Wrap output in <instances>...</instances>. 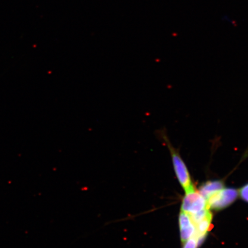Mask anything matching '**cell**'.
I'll return each mask as SVG.
<instances>
[{"label": "cell", "instance_id": "obj_1", "mask_svg": "<svg viewBox=\"0 0 248 248\" xmlns=\"http://www.w3.org/2000/svg\"><path fill=\"white\" fill-rule=\"evenodd\" d=\"M167 133H168L165 128L158 129L156 132L157 137L165 143L171 155L173 167H174L176 174L180 184L185 189L186 194L192 193L194 191V188L187 167H186L184 160H182L178 150L173 147L172 144L170 143Z\"/></svg>", "mask_w": 248, "mask_h": 248}, {"label": "cell", "instance_id": "obj_2", "mask_svg": "<svg viewBox=\"0 0 248 248\" xmlns=\"http://www.w3.org/2000/svg\"><path fill=\"white\" fill-rule=\"evenodd\" d=\"M238 195V191L235 189H222L209 198L207 201V207L217 210L224 209L234 202Z\"/></svg>", "mask_w": 248, "mask_h": 248}, {"label": "cell", "instance_id": "obj_3", "mask_svg": "<svg viewBox=\"0 0 248 248\" xmlns=\"http://www.w3.org/2000/svg\"><path fill=\"white\" fill-rule=\"evenodd\" d=\"M207 207V201L197 192L186 194L181 210L188 215H193Z\"/></svg>", "mask_w": 248, "mask_h": 248}, {"label": "cell", "instance_id": "obj_4", "mask_svg": "<svg viewBox=\"0 0 248 248\" xmlns=\"http://www.w3.org/2000/svg\"><path fill=\"white\" fill-rule=\"evenodd\" d=\"M179 226L181 241L182 243H185L193 236L196 229L191 221L190 215L182 211L179 216Z\"/></svg>", "mask_w": 248, "mask_h": 248}, {"label": "cell", "instance_id": "obj_5", "mask_svg": "<svg viewBox=\"0 0 248 248\" xmlns=\"http://www.w3.org/2000/svg\"><path fill=\"white\" fill-rule=\"evenodd\" d=\"M224 185L223 182L219 181L207 182L206 184L201 186L200 189V194L206 201L217 192L221 191L224 188Z\"/></svg>", "mask_w": 248, "mask_h": 248}, {"label": "cell", "instance_id": "obj_6", "mask_svg": "<svg viewBox=\"0 0 248 248\" xmlns=\"http://www.w3.org/2000/svg\"><path fill=\"white\" fill-rule=\"evenodd\" d=\"M212 219V215H211L195 225L196 230L194 235L197 238V239L200 237H205L207 232L209 230Z\"/></svg>", "mask_w": 248, "mask_h": 248}, {"label": "cell", "instance_id": "obj_7", "mask_svg": "<svg viewBox=\"0 0 248 248\" xmlns=\"http://www.w3.org/2000/svg\"><path fill=\"white\" fill-rule=\"evenodd\" d=\"M184 247L183 248H197L198 246V239L195 235L191 237L184 243Z\"/></svg>", "mask_w": 248, "mask_h": 248}, {"label": "cell", "instance_id": "obj_8", "mask_svg": "<svg viewBox=\"0 0 248 248\" xmlns=\"http://www.w3.org/2000/svg\"><path fill=\"white\" fill-rule=\"evenodd\" d=\"M240 194L242 199L248 202V184L241 189Z\"/></svg>", "mask_w": 248, "mask_h": 248}]
</instances>
